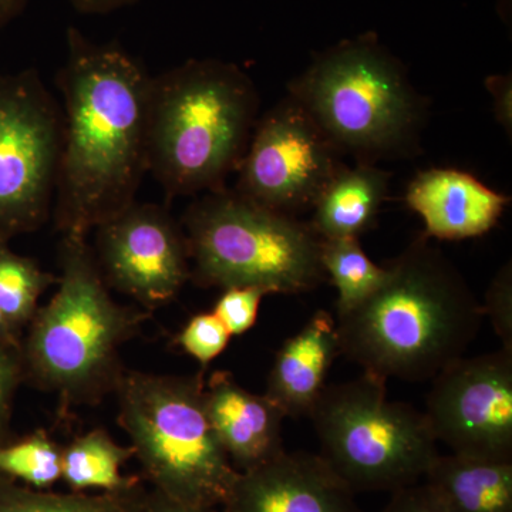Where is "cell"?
<instances>
[{"label":"cell","instance_id":"6da1fadb","mask_svg":"<svg viewBox=\"0 0 512 512\" xmlns=\"http://www.w3.org/2000/svg\"><path fill=\"white\" fill-rule=\"evenodd\" d=\"M57 86L63 138L53 220L62 237L87 238L136 200L148 173L151 76L117 45L67 29Z\"/></svg>","mask_w":512,"mask_h":512},{"label":"cell","instance_id":"7a4b0ae2","mask_svg":"<svg viewBox=\"0 0 512 512\" xmlns=\"http://www.w3.org/2000/svg\"><path fill=\"white\" fill-rule=\"evenodd\" d=\"M386 269L369 298L338 315L340 355L380 379L433 380L477 338L483 306L426 235Z\"/></svg>","mask_w":512,"mask_h":512},{"label":"cell","instance_id":"3957f363","mask_svg":"<svg viewBox=\"0 0 512 512\" xmlns=\"http://www.w3.org/2000/svg\"><path fill=\"white\" fill-rule=\"evenodd\" d=\"M258 119V90L237 64L192 59L151 77L148 173L168 200L220 190Z\"/></svg>","mask_w":512,"mask_h":512},{"label":"cell","instance_id":"277c9868","mask_svg":"<svg viewBox=\"0 0 512 512\" xmlns=\"http://www.w3.org/2000/svg\"><path fill=\"white\" fill-rule=\"evenodd\" d=\"M59 266L55 295L37 309L20 352L25 379L66 410L114 393L124 372L121 346L150 312L114 301L87 238L62 237Z\"/></svg>","mask_w":512,"mask_h":512},{"label":"cell","instance_id":"5b68a950","mask_svg":"<svg viewBox=\"0 0 512 512\" xmlns=\"http://www.w3.org/2000/svg\"><path fill=\"white\" fill-rule=\"evenodd\" d=\"M340 154L359 163L403 156L416 147L426 103L397 57L373 33L343 40L315 56L289 84Z\"/></svg>","mask_w":512,"mask_h":512},{"label":"cell","instance_id":"8992f818","mask_svg":"<svg viewBox=\"0 0 512 512\" xmlns=\"http://www.w3.org/2000/svg\"><path fill=\"white\" fill-rule=\"evenodd\" d=\"M191 279L204 288L262 286L301 293L325 279L322 239L311 224L272 210L235 188L205 192L181 220Z\"/></svg>","mask_w":512,"mask_h":512},{"label":"cell","instance_id":"52a82bcc","mask_svg":"<svg viewBox=\"0 0 512 512\" xmlns=\"http://www.w3.org/2000/svg\"><path fill=\"white\" fill-rule=\"evenodd\" d=\"M204 377L124 370L114 394L144 477L154 490L201 508L224 505L239 476L208 419Z\"/></svg>","mask_w":512,"mask_h":512},{"label":"cell","instance_id":"ba28073f","mask_svg":"<svg viewBox=\"0 0 512 512\" xmlns=\"http://www.w3.org/2000/svg\"><path fill=\"white\" fill-rule=\"evenodd\" d=\"M386 383L363 372L325 386L308 416L319 456L355 494L393 493L417 484L439 456L424 413L390 400Z\"/></svg>","mask_w":512,"mask_h":512},{"label":"cell","instance_id":"9c48e42d","mask_svg":"<svg viewBox=\"0 0 512 512\" xmlns=\"http://www.w3.org/2000/svg\"><path fill=\"white\" fill-rule=\"evenodd\" d=\"M62 138V106L39 72L0 74V241L49 220Z\"/></svg>","mask_w":512,"mask_h":512},{"label":"cell","instance_id":"30bf717a","mask_svg":"<svg viewBox=\"0 0 512 512\" xmlns=\"http://www.w3.org/2000/svg\"><path fill=\"white\" fill-rule=\"evenodd\" d=\"M338 148L291 96L256 121L235 190L272 210L313 208L342 167Z\"/></svg>","mask_w":512,"mask_h":512},{"label":"cell","instance_id":"8fae6325","mask_svg":"<svg viewBox=\"0 0 512 512\" xmlns=\"http://www.w3.org/2000/svg\"><path fill=\"white\" fill-rule=\"evenodd\" d=\"M423 413L454 454L512 461V350L463 356L444 367Z\"/></svg>","mask_w":512,"mask_h":512},{"label":"cell","instance_id":"7c38bea8","mask_svg":"<svg viewBox=\"0 0 512 512\" xmlns=\"http://www.w3.org/2000/svg\"><path fill=\"white\" fill-rule=\"evenodd\" d=\"M94 231V256L107 286L144 308L173 301L190 281L183 228L163 205L134 201Z\"/></svg>","mask_w":512,"mask_h":512},{"label":"cell","instance_id":"4fadbf2b","mask_svg":"<svg viewBox=\"0 0 512 512\" xmlns=\"http://www.w3.org/2000/svg\"><path fill=\"white\" fill-rule=\"evenodd\" d=\"M355 493L319 454L282 451L239 473L224 512H365Z\"/></svg>","mask_w":512,"mask_h":512},{"label":"cell","instance_id":"5bb4252c","mask_svg":"<svg viewBox=\"0 0 512 512\" xmlns=\"http://www.w3.org/2000/svg\"><path fill=\"white\" fill-rule=\"evenodd\" d=\"M204 400L212 429L239 473L262 466L285 450L284 412L265 394L242 387L232 373H212L204 386Z\"/></svg>","mask_w":512,"mask_h":512},{"label":"cell","instance_id":"9a60e30c","mask_svg":"<svg viewBox=\"0 0 512 512\" xmlns=\"http://www.w3.org/2000/svg\"><path fill=\"white\" fill-rule=\"evenodd\" d=\"M406 202L423 220L426 237L461 241L493 229L510 198L464 171L431 168L410 183Z\"/></svg>","mask_w":512,"mask_h":512},{"label":"cell","instance_id":"2e32d148","mask_svg":"<svg viewBox=\"0 0 512 512\" xmlns=\"http://www.w3.org/2000/svg\"><path fill=\"white\" fill-rule=\"evenodd\" d=\"M339 355L336 319L329 312H316L276 353L265 396L286 417L309 416Z\"/></svg>","mask_w":512,"mask_h":512},{"label":"cell","instance_id":"e0dca14e","mask_svg":"<svg viewBox=\"0 0 512 512\" xmlns=\"http://www.w3.org/2000/svg\"><path fill=\"white\" fill-rule=\"evenodd\" d=\"M389 180L375 164L342 165L313 205V231L320 239L359 238L375 222Z\"/></svg>","mask_w":512,"mask_h":512},{"label":"cell","instance_id":"ac0fdd59","mask_svg":"<svg viewBox=\"0 0 512 512\" xmlns=\"http://www.w3.org/2000/svg\"><path fill=\"white\" fill-rule=\"evenodd\" d=\"M424 478L450 512H512V461L439 454Z\"/></svg>","mask_w":512,"mask_h":512},{"label":"cell","instance_id":"d6986e66","mask_svg":"<svg viewBox=\"0 0 512 512\" xmlns=\"http://www.w3.org/2000/svg\"><path fill=\"white\" fill-rule=\"evenodd\" d=\"M133 457V447L120 446L109 431L94 429L63 447L62 481L73 493H123L141 483L140 477L121 474Z\"/></svg>","mask_w":512,"mask_h":512},{"label":"cell","instance_id":"ffe728a7","mask_svg":"<svg viewBox=\"0 0 512 512\" xmlns=\"http://www.w3.org/2000/svg\"><path fill=\"white\" fill-rule=\"evenodd\" d=\"M320 262L338 289V315L352 311L383 284L386 266L376 265L359 238L322 239Z\"/></svg>","mask_w":512,"mask_h":512},{"label":"cell","instance_id":"44dd1931","mask_svg":"<svg viewBox=\"0 0 512 512\" xmlns=\"http://www.w3.org/2000/svg\"><path fill=\"white\" fill-rule=\"evenodd\" d=\"M57 284V276L40 268L35 259L16 254L0 241V315L20 336L35 318L40 296Z\"/></svg>","mask_w":512,"mask_h":512},{"label":"cell","instance_id":"7402d4cb","mask_svg":"<svg viewBox=\"0 0 512 512\" xmlns=\"http://www.w3.org/2000/svg\"><path fill=\"white\" fill-rule=\"evenodd\" d=\"M146 488L123 493H52L6 481L0 484V512H134Z\"/></svg>","mask_w":512,"mask_h":512},{"label":"cell","instance_id":"603a6c76","mask_svg":"<svg viewBox=\"0 0 512 512\" xmlns=\"http://www.w3.org/2000/svg\"><path fill=\"white\" fill-rule=\"evenodd\" d=\"M63 447L46 431H35L13 443H0V474L35 490L62 481Z\"/></svg>","mask_w":512,"mask_h":512},{"label":"cell","instance_id":"cb8c5ba5","mask_svg":"<svg viewBox=\"0 0 512 512\" xmlns=\"http://www.w3.org/2000/svg\"><path fill=\"white\" fill-rule=\"evenodd\" d=\"M231 338L217 315L207 312L192 316L178 333L175 343L202 366H208L228 348Z\"/></svg>","mask_w":512,"mask_h":512},{"label":"cell","instance_id":"d4e9b609","mask_svg":"<svg viewBox=\"0 0 512 512\" xmlns=\"http://www.w3.org/2000/svg\"><path fill=\"white\" fill-rule=\"evenodd\" d=\"M222 291L212 312L224 323L231 336L244 335L254 328L262 299L272 295L262 286H232Z\"/></svg>","mask_w":512,"mask_h":512},{"label":"cell","instance_id":"484cf974","mask_svg":"<svg viewBox=\"0 0 512 512\" xmlns=\"http://www.w3.org/2000/svg\"><path fill=\"white\" fill-rule=\"evenodd\" d=\"M483 306L484 318L490 320L494 332L503 346L512 350V268L511 262L505 264L493 282L488 286Z\"/></svg>","mask_w":512,"mask_h":512},{"label":"cell","instance_id":"4316f807","mask_svg":"<svg viewBox=\"0 0 512 512\" xmlns=\"http://www.w3.org/2000/svg\"><path fill=\"white\" fill-rule=\"evenodd\" d=\"M23 380L25 369L20 345L0 340V437L8 427L13 400Z\"/></svg>","mask_w":512,"mask_h":512},{"label":"cell","instance_id":"83f0119b","mask_svg":"<svg viewBox=\"0 0 512 512\" xmlns=\"http://www.w3.org/2000/svg\"><path fill=\"white\" fill-rule=\"evenodd\" d=\"M382 512H450L429 485L413 484L393 491Z\"/></svg>","mask_w":512,"mask_h":512},{"label":"cell","instance_id":"f1b7e54d","mask_svg":"<svg viewBox=\"0 0 512 512\" xmlns=\"http://www.w3.org/2000/svg\"><path fill=\"white\" fill-rule=\"evenodd\" d=\"M488 92L493 97L494 114L498 123L508 131L511 136L512 128V80L508 76H491L485 80Z\"/></svg>","mask_w":512,"mask_h":512},{"label":"cell","instance_id":"f546056e","mask_svg":"<svg viewBox=\"0 0 512 512\" xmlns=\"http://www.w3.org/2000/svg\"><path fill=\"white\" fill-rule=\"evenodd\" d=\"M134 512H217L215 508L194 507L175 501L157 490H146L138 501Z\"/></svg>","mask_w":512,"mask_h":512},{"label":"cell","instance_id":"4dcf8cb0","mask_svg":"<svg viewBox=\"0 0 512 512\" xmlns=\"http://www.w3.org/2000/svg\"><path fill=\"white\" fill-rule=\"evenodd\" d=\"M137 2L138 0H70L74 9L84 15H106Z\"/></svg>","mask_w":512,"mask_h":512},{"label":"cell","instance_id":"1f68e13d","mask_svg":"<svg viewBox=\"0 0 512 512\" xmlns=\"http://www.w3.org/2000/svg\"><path fill=\"white\" fill-rule=\"evenodd\" d=\"M29 0H0V30L5 29L25 10Z\"/></svg>","mask_w":512,"mask_h":512},{"label":"cell","instance_id":"d6a6232c","mask_svg":"<svg viewBox=\"0 0 512 512\" xmlns=\"http://www.w3.org/2000/svg\"><path fill=\"white\" fill-rule=\"evenodd\" d=\"M0 340H6V342L10 343H18V345L22 343L20 342V336L16 335V333L10 329V326L6 323V320L3 319L2 315H0Z\"/></svg>","mask_w":512,"mask_h":512},{"label":"cell","instance_id":"836d02e7","mask_svg":"<svg viewBox=\"0 0 512 512\" xmlns=\"http://www.w3.org/2000/svg\"><path fill=\"white\" fill-rule=\"evenodd\" d=\"M6 481H10V480H8V478L3 477L2 474H0V484L6 483Z\"/></svg>","mask_w":512,"mask_h":512}]
</instances>
